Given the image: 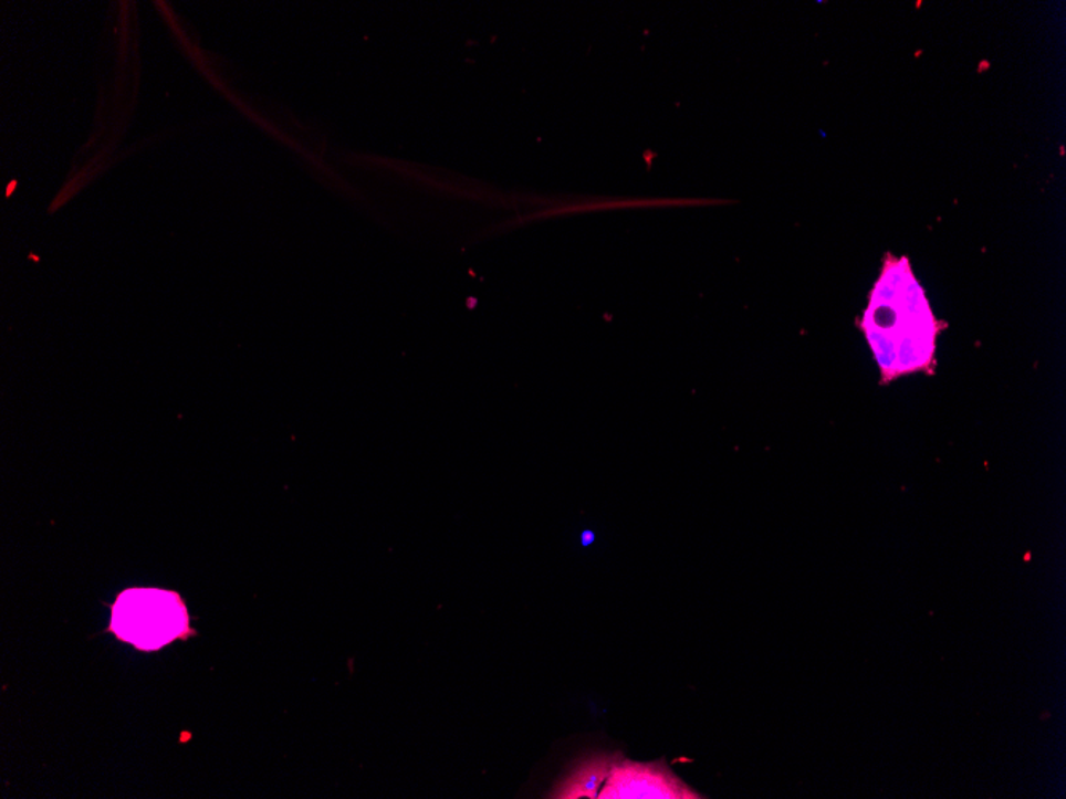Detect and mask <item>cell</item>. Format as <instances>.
Instances as JSON below:
<instances>
[{"instance_id":"obj_1","label":"cell","mask_w":1066,"mask_h":799,"mask_svg":"<svg viewBox=\"0 0 1066 799\" xmlns=\"http://www.w3.org/2000/svg\"><path fill=\"white\" fill-rule=\"evenodd\" d=\"M597 798L603 799H697V791L686 786L665 761L634 763L617 757L610 776Z\"/></svg>"},{"instance_id":"obj_3","label":"cell","mask_w":1066,"mask_h":799,"mask_svg":"<svg viewBox=\"0 0 1066 799\" xmlns=\"http://www.w3.org/2000/svg\"><path fill=\"white\" fill-rule=\"evenodd\" d=\"M582 539H583V545L588 546L591 545V543L594 542V535L591 532H585L583 533Z\"/></svg>"},{"instance_id":"obj_2","label":"cell","mask_w":1066,"mask_h":799,"mask_svg":"<svg viewBox=\"0 0 1066 799\" xmlns=\"http://www.w3.org/2000/svg\"><path fill=\"white\" fill-rule=\"evenodd\" d=\"M617 757L618 755H615V757H612V755H603V757H594L591 758L589 761L583 763V765L562 784V787L554 791L553 798H597L599 788L605 784L607 777L610 776L612 766H614Z\"/></svg>"}]
</instances>
